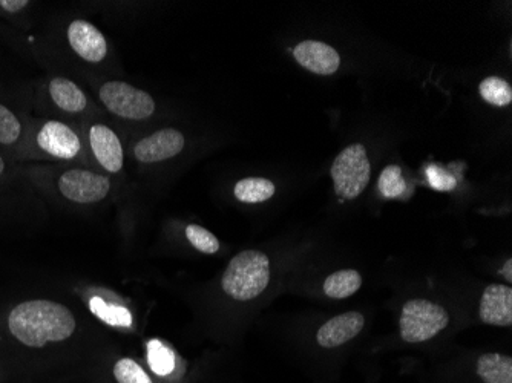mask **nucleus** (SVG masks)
<instances>
[{"instance_id": "nucleus-21", "label": "nucleus", "mask_w": 512, "mask_h": 383, "mask_svg": "<svg viewBox=\"0 0 512 383\" xmlns=\"http://www.w3.org/2000/svg\"><path fill=\"white\" fill-rule=\"evenodd\" d=\"M480 95L486 103L493 106H508L512 102V88L500 77H486L479 86Z\"/></svg>"}, {"instance_id": "nucleus-5", "label": "nucleus", "mask_w": 512, "mask_h": 383, "mask_svg": "<svg viewBox=\"0 0 512 383\" xmlns=\"http://www.w3.org/2000/svg\"><path fill=\"white\" fill-rule=\"evenodd\" d=\"M99 100L109 114L128 122H143L154 115L157 105L148 91L120 80H109L99 88Z\"/></svg>"}, {"instance_id": "nucleus-16", "label": "nucleus", "mask_w": 512, "mask_h": 383, "mask_svg": "<svg viewBox=\"0 0 512 383\" xmlns=\"http://www.w3.org/2000/svg\"><path fill=\"white\" fill-rule=\"evenodd\" d=\"M111 383H157L145 364L128 354H117L109 370Z\"/></svg>"}, {"instance_id": "nucleus-24", "label": "nucleus", "mask_w": 512, "mask_h": 383, "mask_svg": "<svg viewBox=\"0 0 512 383\" xmlns=\"http://www.w3.org/2000/svg\"><path fill=\"white\" fill-rule=\"evenodd\" d=\"M425 172H427L428 183L437 192H450L457 186L456 178L450 172L445 171L444 167L430 164Z\"/></svg>"}, {"instance_id": "nucleus-19", "label": "nucleus", "mask_w": 512, "mask_h": 383, "mask_svg": "<svg viewBox=\"0 0 512 383\" xmlns=\"http://www.w3.org/2000/svg\"><path fill=\"white\" fill-rule=\"evenodd\" d=\"M362 278L356 270L332 273L324 282V293L332 299H345L361 289Z\"/></svg>"}, {"instance_id": "nucleus-25", "label": "nucleus", "mask_w": 512, "mask_h": 383, "mask_svg": "<svg viewBox=\"0 0 512 383\" xmlns=\"http://www.w3.org/2000/svg\"><path fill=\"white\" fill-rule=\"evenodd\" d=\"M17 164L19 161H10V158L0 152V184H4L5 181L10 180L11 177L17 174Z\"/></svg>"}, {"instance_id": "nucleus-3", "label": "nucleus", "mask_w": 512, "mask_h": 383, "mask_svg": "<svg viewBox=\"0 0 512 383\" xmlns=\"http://www.w3.org/2000/svg\"><path fill=\"white\" fill-rule=\"evenodd\" d=\"M83 141L79 132L57 118L30 120L27 137L16 154L25 161H74L82 155Z\"/></svg>"}, {"instance_id": "nucleus-6", "label": "nucleus", "mask_w": 512, "mask_h": 383, "mask_svg": "<svg viewBox=\"0 0 512 383\" xmlns=\"http://www.w3.org/2000/svg\"><path fill=\"white\" fill-rule=\"evenodd\" d=\"M450 322L448 311L427 299H413L402 308L401 336L408 344L430 341Z\"/></svg>"}, {"instance_id": "nucleus-2", "label": "nucleus", "mask_w": 512, "mask_h": 383, "mask_svg": "<svg viewBox=\"0 0 512 383\" xmlns=\"http://www.w3.org/2000/svg\"><path fill=\"white\" fill-rule=\"evenodd\" d=\"M28 177L42 189L53 190L57 197L76 206H91L105 201L111 194V180L99 172L83 167L53 171L50 167L31 166Z\"/></svg>"}, {"instance_id": "nucleus-20", "label": "nucleus", "mask_w": 512, "mask_h": 383, "mask_svg": "<svg viewBox=\"0 0 512 383\" xmlns=\"http://www.w3.org/2000/svg\"><path fill=\"white\" fill-rule=\"evenodd\" d=\"M148 365L158 377H168L175 370V354L168 345L152 341L148 348Z\"/></svg>"}, {"instance_id": "nucleus-17", "label": "nucleus", "mask_w": 512, "mask_h": 383, "mask_svg": "<svg viewBox=\"0 0 512 383\" xmlns=\"http://www.w3.org/2000/svg\"><path fill=\"white\" fill-rule=\"evenodd\" d=\"M477 374L483 383H512V359L503 354H483L477 361Z\"/></svg>"}, {"instance_id": "nucleus-14", "label": "nucleus", "mask_w": 512, "mask_h": 383, "mask_svg": "<svg viewBox=\"0 0 512 383\" xmlns=\"http://www.w3.org/2000/svg\"><path fill=\"white\" fill-rule=\"evenodd\" d=\"M365 319L358 311H348L344 315L336 316L325 322L319 328L318 339L319 345L324 348H336L339 345L347 344L361 333L364 328Z\"/></svg>"}, {"instance_id": "nucleus-11", "label": "nucleus", "mask_w": 512, "mask_h": 383, "mask_svg": "<svg viewBox=\"0 0 512 383\" xmlns=\"http://www.w3.org/2000/svg\"><path fill=\"white\" fill-rule=\"evenodd\" d=\"M43 97L60 114L79 115L88 108V95L68 77L54 76L43 83Z\"/></svg>"}, {"instance_id": "nucleus-26", "label": "nucleus", "mask_w": 512, "mask_h": 383, "mask_svg": "<svg viewBox=\"0 0 512 383\" xmlns=\"http://www.w3.org/2000/svg\"><path fill=\"white\" fill-rule=\"evenodd\" d=\"M511 266H512V262H511V259H509V261L506 262V269H505V276H506V279H508V281H511V279H512Z\"/></svg>"}, {"instance_id": "nucleus-7", "label": "nucleus", "mask_w": 512, "mask_h": 383, "mask_svg": "<svg viewBox=\"0 0 512 383\" xmlns=\"http://www.w3.org/2000/svg\"><path fill=\"white\" fill-rule=\"evenodd\" d=\"M335 192L342 200H353L364 192L370 181L371 166L367 149L355 143L345 148L332 164Z\"/></svg>"}, {"instance_id": "nucleus-23", "label": "nucleus", "mask_w": 512, "mask_h": 383, "mask_svg": "<svg viewBox=\"0 0 512 383\" xmlns=\"http://www.w3.org/2000/svg\"><path fill=\"white\" fill-rule=\"evenodd\" d=\"M378 187L385 198L402 197L405 194V189H407V184H405L401 167L396 166V164L385 167L381 177H379Z\"/></svg>"}, {"instance_id": "nucleus-10", "label": "nucleus", "mask_w": 512, "mask_h": 383, "mask_svg": "<svg viewBox=\"0 0 512 383\" xmlns=\"http://www.w3.org/2000/svg\"><path fill=\"white\" fill-rule=\"evenodd\" d=\"M88 143L97 163L108 174H120L125 166L122 140L105 123H94L88 129Z\"/></svg>"}, {"instance_id": "nucleus-15", "label": "nucleus", "mask_w": 512, "mask_h": 383, "mask_svg": "<svg viewBox=\"0 0 512 383\" xmlns=\"http://www.w3.org/2000/svg\"><path fill=\"white\" fill-rule=\"evenodd\" d=\"M30 117L20 114L10 103L0 100V148L16 157L30 128Z\"/></svg>"}, {"instance_id": "nucleus-13", "label": "nucleus", "mask_w": 512, "mask_h": 383, "mask_svg": "<svg viewBox=\"0 0 512 383\" xmlns=\"http://www.w3.org/2000/svg\"><path fill=\"white\" fill-rule=\"evenodd\" d=\"M480 319L485 324L509 327L512 324V289L508 285L486 287L479 307Z\"/></svg>"}, {"instance_id": "nucleus-9", "label": "nucleus", "mask_w": 512, "mask_h": 383, "mask_svg": "<svg viewBox=\"0 0 512 383\" xmlns=\"http://www.w3.org/2000/svg\"><path fill=\"white\" fill-rule=\"evenodd\" d=\"M186 145L184 135L178 129L165 128L138 140L131 149L137 163L154 164L177 157Z\"/></svg>"}, {"instance_id": "nucleus-4", "label": "nucleus", "mask_w": 512, "mask_h": 383, "mask_svg": "<svg viewBox=\"0 0 512 383\" xmlns=\"http://www.w3.org/2000/svg\"><path fill=\"white\" fill-rule=\"evenodd\" d=\"M270 284V259L261 250H243L230 259L221 276V290L235 302L260 298Z\"/></svg>"}, {"instance_id": "nucleus-1", "label": "nucleus", "mask_w": 512, "mask_h": 383, "mask_svg": "<svg viewBox=\"0 0 512 383\" xmlns=\"http://www.w3.org/2000/svg\"><path fill=\"white\" fill-rule=\"evenodd\" d=\"M114 341L77 305L31 295L0 305V383H111Z\"/></svg>"}, {"instance_id": "nucleus-18", "label": "nucleus", "mask_w": 512, "mask_h": 383, "mask_svg": "<svg viewBox=\"0 0 512 383\" xmlns=\"http://www.w3.org/2000/svg\"><path fill=\"white\" fill-rule=\"evenodd\" d=\"M275 184L267 178L250 177L238 181L234 195L238 201L246 204H260L269 201L275 195Z\"/></svg>"}, {"instance_id": "nucleus-22", "label": "nucleus", "mask_w": 512, "mask_h": 383, "mask_svg": "<svg viewBox=\"0 0 512 383\" xmlns=\"http://www.w3.org/2000/svg\"><path fill=\"white\" fill-rule=\"evenodd\" d=\"M184 235H186V239L191 243V246L198 252L204 253V255H215V253L220 252L221 244L217 236L204 229V227L198 226V224L186 226Z\"/></svg>"}, {"instance_id": "nucleus-12", "label": "nucleus", "mask_w": 512, "mask_h": 383, "mask_svg": "<svg viewBox=\"0 0 512 383\" xmlns=\"http://www.w3.org/2000/svg\"><path fill=\"white\" fill-rule=\"evenodd\" d=\"M296 62L310 73L332 76L341 65V57L332 46L318 40H304L293 50Z\"/></svg>"}, {"instance_id": "nucleus-8", "label": "nucleus", "mask_w": 512, "mask_h": 383, "mask_svg": "<svg viewBox=\"0 0 512 383\" xmlns=\"http://www.w3.org/2000/svg\"><path fill=\"white\" fill-rule=\"evenodd\" d=\"M66 43L83 62L99 65L108 57L109 45L105 34L85 19H74L65 30Z\"/></svg>"}]
</instances>
